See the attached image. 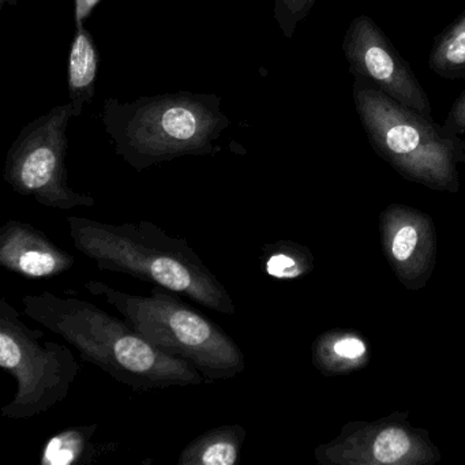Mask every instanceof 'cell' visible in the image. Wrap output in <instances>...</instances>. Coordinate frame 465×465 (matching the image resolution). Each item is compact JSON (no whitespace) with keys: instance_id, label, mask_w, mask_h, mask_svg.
Instances as JSON below:
<instances>
[{"instance_id":"6","label":"cell","mask_w":465,"mask_h":465,"mask_svg":"<svg viewBox=\"0 0 465 465\" xmlns=\"http://www.w3.org/2000/svg\"><path fill=\"white\" fill-rule=\"evenodd\" d=\"M0 367L17 380L15 399L0 410L7 419L35 418L64 401L81 369L67 345L29 328L5 298L0 299Z\"/></svg>"},{"instance_id":"8","label":"cell","mask_w":465,"mask_h":465,"mask_svg":"<svg viewBox=\"0 0 465 465\" xmlns=\"http://www.w3.org/2000/svg\"><path fill=\"white\" fill-rule=\"evenodd\" d=\"M408 411L374 421H350L314 450L320 465H434L440 451L429 431L408 421Z\"/></svg>"},{"instance_id":"1","label":"cell","mask_w":465,"mask_h":465,"mask_svg":"<svg viewBox=\"0 0 465 465\" xmlns=\"http://www.w3.org/2000/svg\"><path fill=\"white\" fill-rule=\"evenodd\" d=\"M24 315L66 340L81 358L135 391L195 386L203 375L194 364L168 355L129 322L91 302L45 292L23 298Z\"/></svg>"},{"instance_id":"21","label":"cell","mask_w":465,"mask_h":465,"mask_svg":"<svg viewBox=\"0 0 465 465\" xmlns=\"http://www.w3.org/2000/svg\"><path fill=\"white\" fill-rule=\"evenodd\" d=\"M15 4H17V0H0V7L6 6V5L13 6Z\"/></svg>"},{"instance_id":"17","label":"cell","mask_w":465,"mask_h":465,"mask_svg":"<svg viewBox=\"0 0 465 465\" xmlns=\"http://www.w3.org/2000/svg\"><path fill=\"white\" fill-rule=\"evenodd\" d=\"M99 424L69 427L53 435L43 446L40 464L74 465L88 459L91 440L96 434Z\"/></svg>"},{"instance_id":"13","label":"cell","mask_w":465,"mask_h":465,"mask_svg":"<svg viewBox=\"0 0 465 465\" xmlns=\"http://www.w3.org/2000/svg\"><path fill=\"white\" fill-rule=\"evenodd\" d=\"M246 430L225 424L203 432L179 454L178 465H235L241 456Z\"/></svg>"},{"instance_id":"9","label":"cell","mask_w":465,"mask_h":465,"mask_svg":"<svg viewBox=\"0 0 465 465\" xmlns=\"http://www.w3.org/2000/svg\"><path fill=\"white\" fill-rule=\"evenodd\" d=\"M342 53L355 78H363L400 104L432 118V107L410 64L372 18L359 15L348 26Z\"/></svg>"},{"instance_id":"2","label":"cell","mask_w":465,"mask_h":465,"mask_svg":"<svg viewBox=\"0 0 465 465\" xmlns=\"http://www.w3.org/2000/svg\"><path fill=\"white\" fill-rule=\"evenodd\" d=\"M66 222L75 249L100 271L129 274L181 293L206 309L235 314L227 288L186 239L168 235L151 222L108 224L77 216H69Z\"/></svg>"},{"instance_id":"7","label":"cell","mask_w":465,"mask_h":465,"mask_svg":"<svg viewBox=\"0 0 465 465\" xmlns=\"http://www.w3.org/2000/svg\"><path fill=\"white\" fill-rule=\"evenodd\" d=\"M83 107L84 103L70 100L20 133L7 153L4 175L17 194L62 211L94 206L96 200L73 190L67 179V126Z\"/></svg>"},{"instance_id":"20","label":"cell","mask_w":465,"mask_h":465,"mask_svg":"<svg viewBox=\"0 0 465 465\" xmlns=\"http://www.w3.org/2000/svg\"><path fill=\"white\" fill-rule=\"evenodd\" d=\"M102 0H74L75 4V24L80 25L84 21L91 15L94 7L100 4Z\"/></svg>"},{"instance_id":"5","label":"cell","mask_w":465,"mask_h":465,"mask_svg":"<svg viewBox=\"0 0 465 465\" xmlns=\"http://www.w3.org/2000/svg\"><path fill=\"white\" fill-rule=\"evenodd\" d=\"M86 290L115 307L154 347L194 364L205 380H231L243 371L244 355L232 337L175 292L154 285L151 295H130L102 282H89Z\"/></svg>"},{"instance_id":"18","label":"cell","mask_w":465,"mask_h":465,"mask_svg":"<svg viewBox=\"0 0 465 465\" xmlns=\"http://www.w3.org/2000/svg\"><path fill=\"white\" fill-rule=\"evenodd\" d=\"M274 20L282 35L288 39L293 36L299 24L312 13L318 0H273Z\"/></svg>"},{"instance_id":"16","label":"cell","mask_w":465,"mask_h":465,"mask_svg":"<svg viewBox=\"0 0 465 465\" xmlns=\"http://www.w3.org/2000/svg\"><path fill=\"white\" fill-rule=\"evenodd\" d=\"M262 268L272 279L291 282L314 271V255L303 244L279 241L263 246Z\"/></svg>"},{"instance_id":"15","label":"cell","mask_w":465,"mask_h":465,"mask_svg":"<svg viewBox=\"0 0 465 465\" xmlns=\"http://www.w3.org/2000/svg\"><path fill=\"white\" fill-rule=\"evenodd\" d=\"M429 67L445 80L465 78V10L435 39Z\"/></svg>"},{"instance_id":"10","label":"cell","mask_w":465,"mask_h":465,"mask_svg":"<svg viewBox=\"0 0 465 465\" xmlns=\"http://www.w3.org/2000/svg\"><path fill=\"white\" fill-rule=\"evenodd\" d=\"M383 254L408 291L426 287L437 263V232L429 214L394 203L380 214Z\"/></svg>"},{"instance_id":"14","label":"cell","mask_w":465,"mask_h":465,"mask_svg":"<svg viewBox=\"0 0 465 465\" xmlns=\"http://www.w3.org/2000/svg\"><path fill=\"white\" fill-rule=\"evenodd\" d=\"M99 67V55L91 34L84 28V24L77 25L74 40L69 58V91L70 100L74 102H91L94 94V81Z\"/></svg>"},{"instance_id":"3","label":"cell","mask_w":465,"mask_h":465,"mask_svg":"<svg viewBox=\"0 0 465 465\" xmlns=\"http://www.w3.org/2000/svg\"><path fill=\"white\" fill-rule=\"evenodd\" d=\"M228 124L216 96L176 94L129 104L104 103L105 129L116 153L137 171L178 157L216 153L214 141Z\"/></svg>"},{"instance_id":"19","label":"cell","mask_w":465,"mask_h":465,"mask_svg":"<svg viewBox=\"0 0 465 465\" xmlns=\"http://www.w3.org/2000/svg\"><path fill=\"white\" fill-rule=\"evenodd\" d=\"M442 126L446 132L451 133V134H465V91L457 97L456 102L451 105Z\"/></svg>"},{"instance_id":"12","label":"cell","mask_w":465,"mask_h":465,"mask_svg":"<svg viewBox=\"0 0 465 465\" xmlns=\"http://www.w3.org/2000/svg\"><path fill=\"white\" fill-rule=\"evenodd\" d=\"M371 351L366 337L361 331L350 329H333L323 331L312 345V366L325 375L350 374L369 364Z\"/></svg>"},{"instance_id":"11","label":"cell","mask_w":465,"mask_h":465,"mask_svg":"<svg viewBox=\"0 0 465 465\" xmlns=\"http://www.w3.org/2000/svg\"><path fill=\"white\" fill-rule=\"evenodd\" d=\"M0 265L28 279H47L69 272L75 257L35 225L10 220L0 230Z\"/></svg>"},{"instance_id":"4","label":"cell","mask_w":465,"mask_h":465,"mask_svg":"<svg viewBox=\"0 0 465 465\" xmlns=\"http://www.w3.org/2000/svg\"><path fill=\"white\" fill-rule=\"evenodd\" d=\"M352 94L370 145L381 159L407 181L437 192H459V164L465 162L460 135L400 104L363 78H355Z\"/></svg>"}]
</instances>
